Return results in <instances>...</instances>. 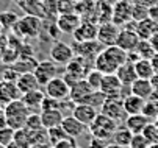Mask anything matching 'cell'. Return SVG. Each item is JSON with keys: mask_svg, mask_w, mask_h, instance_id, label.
Segmentation results:
<instances>
[{"mask_svg": "<svg viewBox=\"0 0 158 148\" xmlns=\"http://www.w3.org/2000/svg\"><path fill=\"white\" fill-rule=\"evenodd\" d=\"M143 114H146L149 119L155 120L158 117V100L155 98H149L146 100V104H144V109H143Z\"/></svg>", "mask_w": 158, "mask_h": 148, "instance_id": "obj_38", "label": "cell"}, {"mask_svg": "<svg viewBox=\"0 0 158 148\" xmlns=\"http://www.w3.org/2000/svg\"><path fill=\"white\" fill-rule=\"evenodd\" d=\"M128 52L122 50L119 45H108L105 47L94 59V67L102 73H116L119 66H122L127 61Z\"/></svg>", "mask_w": 158, "mask_h": 148, "instance_id": "obj_1", "label": "cell"}, {"mask_svg": "<svg viewBox=\"0 0 158 148\" xmlns=\"http://www.w3.org/2000/svg\"><path fill=\"white\" fill-rule=\"evenodd\" d=\"M25 128L35 131V130H41L44 128L42 126V120H41V112H30L28 119H27V123H25Z\"/></svg>", "mask_w": 158, "mask_h": 148, "instance_id": "obj_40", "label": "cell"}, {"mask_svg": "<svg viewBox=\"0 0 158 148\" xmlns=\"http://www.w3.org/2000/svg\"><path fill=\"white\" fill-rule=\"evenodd\" d=\"M0 148H6V146H5V145H0Z\"/></svg>", "mask_w": 158, "mask_h": 148, "instance_id": "obj_56", "label": "cell"}, {"mask_svg": "<svg viewBox=\"0 0 158 148\" xmlns=\"http://www.w3.org/2000/svg\"><path fill=\"white\" fill-rule=\"evenodd\" d=\"M93 92H94V89L89 86V83L83 78V80H80L78 83H75L74 86L71 88V95H69V98H71L72 101H75V103H85L86 98L91 95Z\"/></svg>", "mask_w": 158, "mask_h": 148, "instance_id": "obj_18", "label": "cell"}, {"mask_svg": "<svg viewBox=\"0 0 158 148\" xmlns=\"http://www.w3.org/2000/svg\"><path fill=\"white\" fill-rule=\"evenodd\" d=\"M81 20L83 19L78 13H67V14H60L56 17V25H58L61 33L72 34L78 28V25L81 24Z\"/></svg>", "mask_w": 158, "mask_h": 148, "instance_id": "obj_15", "label": "cell"}, {"mask_svg": "<svg viewBox=\"0 0 158 148\" xmlns=\"http://www.w3.org/2000/svg\"><path fill=\"white\" fill-rule=\"evenodd\" d=\"M113 19V5L106 2H97V22H110Z\"/></svg>", "mask_w": 158, "mask_h": 148, "instance_id": "obj_32", "label": "cell"}, {"mask_svg": "<svg viewBox=\"0 0 158 148\" xmlns=\"http://www.w3.org/2000/svg\"><path fill=\"white\" fill-rule=\"evenodd\" d=\"M139 41H141V37L138 36V33L135 31V30H130V28H124L122 27L121 31H119L118 41H116V45H119L125 52H133V50H136Z\"/></svg>", "mask_w": 158, "mask_h": 148, "instance_id": "obj_14", "label": "cell"}, {"mask_svg": "<svg viewBox=\"0 0 158 148\" xmlns=\"http://www.w3.org/2000/svg\"><path fill=\"white\" fill-rule=\"evenodd\" d=\"M14 134H16V130H13L11 126H5V128H2L0 130V145L8 146L14 140Z\"/></svg>", "mask_w": 158, "mask_h": 148, "instance_id": "obj_41", "label": "cell"}, {"mask_svg": "<svg viewBox=\"0 0 158 148\" xmlns=\"http://www.w3.org/2000/svg\"><path fill=\"white\" fill-rule=\"evenodd\" d=\"M135 70H136V75L138 78H146V80H150L153 75H155V70H153V66L150 59H138L135 62Z\"/></svg>", "mask_w": 158, "mask_h": 148, "instance_id": "obj_28", "label": "cell"}, {"mask_svg": "<svg viewBox=\"0 0 158 148\" xmlns=\"http://www.w3.org/2000/svg\"><path fill=\"white\" fill-rule=\"evenodd\" d=\"M13 31L20 37H36L39 31H42V20L36 14H27L19 19Z\"/></svg>", "mask_w": 158, "mask_h": 148, "instance_id": "obj_4", "label": "cell"}, {"mask_svg": "<svg viewBox=\"0 0 158 148\" xmlns=\"http://www.w3.org/2000/svg\"><path fill=\"white\" fill-rule=\"evenodd\" d=\"M131 137H133V133L127 128L125 125H118V128L114 131V134H113V142L118 143V145H122V146H128L130 142H131Z\"/></svg>", "mask_w": 158, "mask_h": 148, "instance_id": "obj_29", "label": "cell"}, {"mask_svg": "<svg viewBox=\"0 0 158 148\" xmlns=\"http://www.w3.org/2000/svg\"><path fill=\"white\" fill-rule=\"evenodd\" d=\"M11 66H13V69L17 73H27V72H35V69L38 66V61L33 56H30V58H19Z\"/></svg>", "mask_w": 158, "mask_h": 148, "instance_id": "obj_30", "label": "cell"}, {"mask_svg": "<svg viewBox=\"0 0 158 148\" xmlns=\"http://www.w3.org/2000/svg\"><path fill=\"white\" fill-rule=\"evenodd\" d=\"M3 111H5V115H6L8 126H11V128L16 130V131L25 128L27 119L31 112L27 108V104L22 101V98H17V100L8 103L6 106H3Z\"/></svg>", "mask_w": 158, "mask_h": 148, "instance_id": "obj_2", "label": "cell"}, {"mask_svg": "<svg viewBox=\"0 0 158 148\" xmlns=\"http://www.w3.org/2000/svg\"><path fill=\"white\" fill-rule=\"evenodd\" d=\"M133 2H136V3H141V5H146V6H153L158 3V0H133Z\"/></svg>", "mask_w": 158, "mask_h": 148, "instance_id": "obj_49", "label": "cell"}, {"mask_svg": "<svg viewBox=\"0 0 158 148\" xmlns=\"http://www.w3.org/2000/svg\"><path fill=\"white\" fill-rule=\"evenodd\" d=\"M150 62H152V66H153V70H155V73H158V52H156V53L152 56Z\"/></svg>", "mask_w": 158, "mask_h": 148, "instance_id": "obj_50", "label": "cell"}, {"mask_svg": "<svg viewBox=\"0 0 158 148\" xmlns=\"http://www.w3.org/2000/svg\"><path fill=\"white\" fill-rule=\"evenodd\" d=\"M19 75H20V73H17V72L13 69V66H8V69H5V72H3V80H8V81H17Z\"/></svg>", "mask_w": 158, "mask_h": 148, "instance_id": "obj_45", "label": "cell"}, {"mask_svg": "<svg viewBox=\"0 0 158 148\" xmlns=\"http://www.w3.org/2000/svg\"><path fill=\"white\" fill-rule=\"evenodd\" d=\"M100 112H103L105 115L111 117L113 120H125L127 117V112H125V108H124V97L122 95H113V97H106L102 108H100Z\"/></svg>", "mask_w": 158, "mask_h": 148, "instance_id": "obj_5", "label": "cell"}, {"mask_svg": "<svg viewBox=\"0 0 158 148\" xmlns=\"http://www.w3.org/2000/svg\"><path fill=\"white\" fill-rule=\"evenodd\" d=\"M58 16L67 13H77V0H56Z\"/></svg>", "mask_w": 158, "mask_h": 148, "instance_id": "obj_36", "label": "cell"}, {"mask_svg": "<svg viewBox=\"0 0 158 148\" xmlns=\"http://www.w3.org/2000/svg\"><path fill=\"white\" fill-rule=\"evenodd\" d=\"M3 112V106H2V104H0V114H2Z\"/></svg>", "mask_w": 158, "mask_h": 148, "instance_id": "obj_55", "label": "cell"}, {"mask_svg": "<svg viewBox=\"0 0 158 148\" xmlns=\"http://www.w3.org/2000/svg\"><path fill=\"white\" fill-rule=\"evenodd\" d=\"M49 55H50V59L55 61L60 66H66L67 62H71L75 58L74 47L66 44V42H63V41H53Z\"/></svg>", "mask_w": 158, "mask_h": 148, "instance_id": "obj_6", "label": "cell"}, {"mask_svg": "<svg viewBox=\"0 0 158 148\" xmlns=\"http://www.w3.org/2000/svg\"><path fill=\"white\" fill-rule=\"evenodd\" d=\"M89 133L93 137H99L103 140H111L113 134H114L116 128H118V122L113 120L111 117L105 115L103 112H99L97 117L93 120V123L88 126Z\"/></svg>", "mask_w": 158, "mask_h": 148, "instance_id": "obj_3", "label": "cell"}, {"mask_svg": "<svg viewBox=\"0 0 158 148\" xmlns=\"http://www.w3.org/2000/svg\"><path fill=\"white\" fill-rule=\"evenodd\" d=\"M144 104H146V100L135 95V94H127L124 97V108H125V112L127 115H131V114H141L143 109H144Z\"/></svg>", "mask_w": 158, "mask_h": 148, "instance_id": "obj_23", "label": "cell"}, {"mask_svg": "<svg viewBox=\"0 0 158 148\" xmlns=\"http://www.w3.org/2000/svg\"><path fill=\"white\" fill-rule=\"evenodd\" d=\"M22 94L17 88L16 81H8V80H2L0 81V104L6 106L8 103L20 98Z\"/></svg>", "mask_w": 158, "mask_h": 148, "instance_id": "obj_16", "label": "cell"}, {"mask_svg": "<svg viewBox=\"0 0 158 148\" xmlns=\"http://www.w3.org/2000/svg\"><path fill=\"white\" fill-rule=\"evenodd\" d=\"M153 123H155V125H156V128H158V117H156V119H155V122H153Z\"/></svg>", "mask_w": 158, "mask_h": 148, "instance_id": "obj_54", "label": "cell"}, {"mask_svg": "<svg viewBox=\"0 0 158 148\" xmlns=\"http://www.w3.org/2000/svg\"><path fill=\"white\" fill-rule=\"evenodd\" d=\"M119 25H116L113 20L110 22H103V24H99V31H97V41L100 44H103L105 47L108 45H114L116 41H118V36H119Z\"/></svg>", "mask_w": 158, "mask_h": 148, "instance_id": "obj_11", "label": "cell"}, {"mask_svg": "<svg viewBox=\"0 0 158 148\" xmlns=\"http://www.w3.org/2000/svg\"><path fill=\"white\" fill-rule=\"evenodd\" d=\"M152 122V119H149L146 114H131V115H127L125 117V126L133 133V134H139L143 133V130Z\"/></svg>", "mask_w": 158, "mask_h": 148, "instance_id": "obj_20", "label": "cell"}, {"mask_svg": "<svg viewBox=\"0 0 158 148\" xmlns=\"http://www.w3.org/2000/svg\"><path fill=\"white\" fill-rule=\"evenodd\" d=\"M116 75H118V78L122 81L124 86H131L133 81L138 78L136 70H135V62L125 61L124 64L119 66V69L116 70Z\"/></svg>", "mask_w": 158, "mask_h": 148, "instance_id": "obj_24", "label": "cell"}, {"mask_svg": "<svg viewBox=\"0 0 158 148\" xmlns=\"http://www.w3.org/2000/svg\"><path fill=\"white\" fill-rule=\"evenodd\" d=\"M99 91L102 94H105V97L122 95L124 84L118 78L116 73H106V75H103V80H102V84H100V89Z\"/></svg>", "mask_w": 158, "mask_h": 148, "instance_id": "obj_13", "label": "cell"}, {"mask_svg": "<svg viewBox=\"0 0 158 148\" xmlns=\"http://www.w3.org/2000/svg\"><path fill=\"white\" fill-rule=\"evenodd\" d=\"M16 84H17L20 94H27V92H31V91H36V89L41 88V84H39V81H38V78L35 76L33 72L20 73Z\"/></svg>", "mask_w": 158, "mask_h": 148, "instance_id": "obj_22", "label": "cell"}, {"mask_svg": "<svg viewBox=\"0 0 158 148\" xmlns=\"http://www.w3.org/2000/svg\"><path fill=\"white\" fill-rule=\"evenodd\" d=\"M77 2H81V0H77Z\"/></svg>", "mask_w": 158, "mask_h": 148, "instance_id": "obj_57", "label": "cell"}, {"mask_svg": "<svg viewBox=\"0 0 158 148\" xmlns=\"http://www.w3.org/2000/svg\"><path fill=\"white\" fill-rule=\"evenodd\" d=\"M133 11V0H116L113 3V22L119 27H124L131 20Z\"/></svg>", "mask_w": 158, "mask_h": 148, "instance_id": "obj_7", "label": "cell"}, {"mask_svg": "<svg viewBox=\"0 0 158 148\" xmlns=\"http://www.w3.org/2000/svg\"><path fill=\"white\" fill-rule=\"evenodd\" d=\"M149 140L143 136V133H139V134H133V137H131V142H130V148H149Z\"/></svg>", "mask_w": 158, "mask_h": 148, "instance_id": "obj_42", "label": "cell"}, {"mask_svg": "<svg viewBox=\"0 0 158 148\" xmlns=\"http://www.w3.org/2000/svg\"><path fill=\"white\" fill-rule=\"evenodd\" d=\"M156 30H158V27H156V24L153 22L150 17H147L144 20H139L138 25H136V33H138V36L141 39H150L152 34Z\"/></svg>", "mask_w": 158, "mask_h": 148, "instance_id": "obj_27", "label": "cell"}, {"mask_svg": "<svg viewBox=\"0 0 158 148\" xmlns=\"http://www.w3.org/2000/svg\"><path fill=\"white\" fill-rule=\"evenodd\" d=\"M44 88H46V95L53 97V98H56L60 101L69 98V95H71V86L64 81L63 76L52 78Z\"/></svg>", "mask_w": 158, "mask_h": 148, "instance_id": "obj_9", "label": "cell"}, {"mask_svg": "<svg viewBox=\"0 0 158 148\" xmlns=\"http://www.w3.org/2000/svg\"><path fill=\"white\" fill-rule=\"evenodd\" d=\"M56 66L58 64H56L55 61H52V59H44V61H39L38 62V66H36V69H35L33 73L38 78L41 86H46V84L52 78L58 76V67Z\"/></svg>", "mask_w": 158, "mask_h": 148, "instance_id": "obj_10", "label": "cell"}, {"mask_svg": "<svg viewBox=\"0 0 158 148\" xmlns=\"http://www.w3.org/2000/svg\"><path fill=\"white\" fill-rule=\"evenodd\" d=\"M143 136L149 140V143H158V128L153 122H150L146 128L143 130Z\"/></svg>", "mask_w": 158, "mask_h": 148, "instance_id": "obj_39", "label": "cell"}, {"mask_svg": "<svg viewBox=\"0 0 158 148\" xmlns=\"http://www.w3.org/2000/svg\"><path fill=\"white\" fill-rule=\"evenodd\" d=\"M74 52H75V56H80V58H85V59H91L94 61L96 56L105 49L103 44L97 39L94 41H86V42H75L74 41Z\"/></svg>", "mask_w": 158, "mask_h": 148, "instance_id": "obj_8", "label": "cell"}, {"mask_svg": "<svg viewBox=\"0 0 158 148\" xmlns=\"http://www.w3.org/2000/svg\"><path fill=\"white\" fill-rule=\"evenodd\" d=\"M64 114L60 109H49V111H41V120L44 128H53V126H60L63 123Z\"/></svg>", "mask_w": 158, "mask_h": 148, "instance_id": "obj_26", "label": "cell"}, {"mask_svg": "<svg viewBox=\"0 0 158 148\" xmlns=\"http://www.w3.org/2000/svg\"><path fill=\"white\" fill-rule=\"evenodd\" d=\"M61 126H63V130L67 133V136L75 137V139L80 137V136L86 131V128H88L86 125H83L80 120H77L72 114H71V115H64Z\"/></svg>", "mask_w": 158, "mask_h": 148, "instance_id": "obj_19", "label": "cell"}, {"mask_svg": "<svg viewBox=\"0 0 158 148\" xmlns=\"http://www.w3.org/2000/svg\"><path fill=\"white\" fill-rule=\"evenodd\" d=\"M149 148H158V143H152V145H149Z\"/></svg>", "mask_w": 158, "mask_h": 148, "instance_id": "obj_53", "label": "cell"}, {"mask_svg": "<svg viewBox=\"0 0 158 148\" xmlns=\"http://www.w3.org/2000/svg\"><path fill=\"white\" fill-rule=\"evenodd\" d=\"M135 52H136L139 55V58H143V59H152V56L156 53V50L153 49L152 42L149 39H141L138 42V47Z\"/></svg>", "mask_w": 158, "mask_h": 148, "instance_id": "obj_31", "label": "cell"}, {"mask_svg": "<svg viewBox=\"0 0 158 148\" xmlns=\"http://www.w3.org/2000/svg\"><path fill=\"white\" fill-rule=\"evenodd\" d=\"M103 75L105 73H102L100 70H97L96 67H93L91 70L86 73V78L85 80L89 83V86H91L94 91H99L100 89V84H102V80H103Z\"/></svg>", "mask_w": 158, "mask_h": 148, "instance_id": "obj_34", "label": "cell"}, {"mask_svg": "<svg viewBox=\"0 0 158 148\" xmlns=\"http://www.w3.org/2000/svg\"><path fill=\"white\" fill-rule=\"evenodd\" d=\"M99 25L93 20H81L78 28L72 33V37L75 42H86V41H94L97 39Z\"/></svg>", "mask_w": 158, "mask_h": 148, "instance_id": "obj_12", "label": "cell"}, {"mask_svg": "<svg viewBox=\"0 0 158 148\" xmlns=\"http://www.w3.org/2000/svg\"><path fill=\"white\" fill-rule=\"evenodd\" d=\"M130 89H131V94L138 95V97H141L144 100L152 98L153 91H155L152 81L150 80H146V78H136V80L133 81V84L130 86Z\"/></svg>", "mask_w": 158, "mask_h": 148, "instance_id": "obj_21", "label": "cell"}, {"mask_svg": "<svg viewBox=\"0 0 158 148\" xmlns=\"http://www.w3.org/2000/svg\"><path fill=\"white\" fill-rule=\"evenodd\" d=\"M44 97H46V92H42L41 89H36V91H31L27 94H22L20 98L31 112H36V111H41V103H42Z\"/></svg>", "mask_w": 158, "mask_h": 148, "instance_id": "obj_25", "label": "cell"}, {"mask_svg": "<svg viewBox=\"0 0 158 148\" xmlns=\"http://www.w3.org/2000/svg\"><path fill=\"white\" fill-rule=\"evenodd\" d=\"M49 109H60V100L46 95L41 103V111H49Z\"/></svg>", "mask_w": 158, "mask_h": 148, "instance_id": "obj_43", "label": "cell"}, {"mask_svg": "<svg viewBox=\"0 0 158 148\" xmlns=\"http://www.w3.org/2000/svg\"><path fill=\"white\" fill-rule=\"evenodd\" d=\"M110 143V140H103V139H99V137H93L89 140V148H106V145Z\"/></svg>", "mask_w": 158, "mask_h": 148, "instance_id": "obj_46", "label": "cell"}, {"mask_svg": "<svg viewBox=\"0 0 158 148\" xmlns=\"http://www.w3.org/2000/svg\"><path fill=\"white\" fill-rule=\"evenodd\" d=\"M8 37L5 36V34H2L0 36V59H2V56H3V53L6 52V49H8Z\"/></svg>", "mask_w": 158, "mask_h": 148, "instance_id": "obj_47", "label": "cell"}, {"mask_svg": "<svg viewBox=\"0 0 158 148\" xmlns=\"http://www.w3.org/2000/svg\"><path fill=\"white\" fill-rule=\"evenodd\" d=\"M147 17H149V6L133 2L131 19H133V20H136V22H139V20H144V19H147Z\"/></svg>", "mask_w": 158, "mask_h": 148, "instance_id": "obj_37", "label": "cell"}, {"mask_svg": "<svg viewBox=\"0 0 158 148\" xmlns=\"http://www.w3.org/2000/svg\"><path fill=\"white\" fill-rule=\"evenodd\" d=\"M97 114H99L97 108L91 106V104H88V103H77L74 111H72V115L86 126H89L93 123V120L97 117Z\"/></svg>", "mask_w": 158, "mask_h": 148, "instance_id": "obj_17", "label": "cell"}, {"mask_svg": "<svg viewBox=\"0 0 158 148\" xmlns=\"http://www.w3.org/2000/svg\"><path fill=\"white\" fill-rule=\"evenodd\" d=\"M77 140L75 137H71V136H67L66 139L60 140L56 145H53V148H77Z\"/></svg>", "mask_w": 158, "mask_h": 148, "instance_id": "obj_44", "label": "cell"}, {"mask_svg": "<svg viewBox=\"0 0 158 148\" xmlns=\"http://www.w3.org/2000/svg\"><path fill=\"white\" fill-rule=\"evenodd\" d=\"M52 145H33V146H30V148H50Z\"/></svg>", "mask_w": 158, "mask_h": 148, "instance_id": "obj_52", "label": "cell"}, {"mask_svg": "<svg viewBox=\"0 0 158 148\" xmlns=\"http://www.w3.org/2000/svg\"><path fill=\"white\" fill-rule=\"evenodd\" d=\"M47 133H49V142H50L52 146L56 145L60 140H63V139L67 137V133L63 130L61 125H60V126H53V128H49Z\"/></svg>", "mask_w": 158, "mask_h": 148, "instance_id": "obj_35", "label": "cell"}, {"mask_svg": "<svg viewBox=\"0 0 158 148\" xmlns=\"http://www.w3.org/2000/svg\"><path fill=\"white\" fill-rule=\"evenodd\" d=\"M106 148H130V146H122V145H118V143L113 142V143H108Z\"/></svg>", "mask_w": 158, "mask_h": 148, "instance_id": "obj_51", "label": "cell"}, {"mask_svg": "<svg viewBox=\"0 0 158 148\" xmlns=\"http://www.w3.org/2000/svg\"><path fill=\"white\" fill-rule=\"evenodd\" d=\"M19 16L14 13V11H3L0 13V24H2L3 30H13L16 27V24L19 22Z\"/></svg>", "mask_w": 158, "mask_h": 148, "instance_id": "obj_33", "label": "cell"}, {"mask_svg": "<svg viewBox=\"0 0 158 148\" xmlns=\"http://www.w3.org/2000/svg\"><path fill=\"white\" fill-rule=\"evenodd\" d=\"M149 17L153 20V22L156 24V27H158V3L149 8Z\"/></svg>", "mask_w": 158, "mask_h": 148, "instance_id": "obj_48", "label": "cell"}]
</instances>
